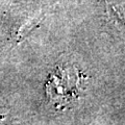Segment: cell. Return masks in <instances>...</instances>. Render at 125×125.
Here are the masks:
<instances>
[{
    "mask_svg": "<svg viewBox=\"0 0 125 125\" xmlns=\"http://www.w3.org/2000/svg\"><path fill=\"white\" fill-rule=\"evenodd\" d=\"M43 16L42 15H37L33 16L32 18H29L24 24L21 26V28L19 29L17 33V44H19L21 41H23L24 39L28 36L30 31H32L34 28H37V26H39L40 22L42 21Z\"/></svg>",
    "mask_w": 125,
    "mask_h": 125,
    "instance_id": "2",
    "label": "cell"
},
{
    "mask_svg": "<svg viewBox=\"0 0 125 125\" xmlns=\"http://www.w3.org/2000/svg\"><path fill=\"white\" fill-rule=\"evenodd\" d=\"M78 73L68 69L60 70L57 74L50 78L49 83H47L46 92L50 97V100L57 104L67 103L66 101L70 100L72 97H76L78 93V87L69 85L68 83L78 78Z\"/></svg>",
    "mask_w": 125,
    "mask_h": 125,
    "instance_id": "1",
    "label": "cell"
}]
</instances>
